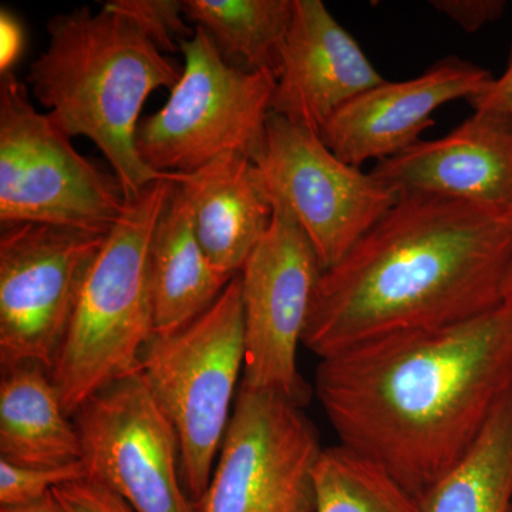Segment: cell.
I'll return each mask as SVG.
<instances>
[{
	"label": "cell",
	"mask_w": 512,
	"mask_h": 512,
	"mask_svg": "<svg viewBox=\"0 0 512 512\" xmlns=\"http://www.w3.org/2000/svg\"><path fill=\"white\" fill-rule=\"evenodd\" d=\"M104 5L130 19L165 55L180 50L195 32L180 0H110Z\"/></svg>",
	"instance_id": "7402d4cb"
},
{
	"label": "cell",
	"mask_w": 512,
	"mask_h": 512,
	"mask_svg": "<svg viewBox=\"0 0 512 512\" xmlns=\"http://www.w3.org/2000/svg\"><path fill=\"white\" fill-rule=\"evenodd\" d=\"M72 419L87 480L136 512H200L184 487L177 433L140 372L101 390Z\"/></svg>",
	"instance_id": "8fae6325"
},
{
	"label": "cell",
	"mask_w": 512,
	"mask_h": 512,
	"mask_svg": "<svg viewBox=\"0 0 512 512\" xmlns=\"http://www.w3.org/2000/svg\"><path fill=\"white\" fill-rule=\"evenodd\" d=\"M53 494L64 512H136L109 488L90 480L64 484Z\"/></svg>",
	"instance_id": "cb8c5ba5"
},
{
	"label": "cell",
	"mask_w": 512,
	"mask_h": 512,
	"mask_svg": "<svg viewBox=\"0 0 512 512\" xmlns=\"http://www.w3.org/2000/svg\"><path fill=\"white\" fill-rule=\"evenodd\" d=\"M493 79L483 67L448 56L414 79L386 80L363 93L329 121L320 138L353 167L389 160L421 141L423 131L434 126V111L450 101H470Z\"/></svg>",
	"instance_id": "4fadbf2b"
},
{
	"label": "cell",
	"mask_w": 512,
	"mask_h": 512,
	"mask_svg": "<svg viewBox=\"0 0 512 512\" xmlns=\"http://www.w3.org/2000/svg\"><path fill=\"white\" fill-rule=\"evenodd\" d=\"M504 303L512 305V261L510 268H508L507 278H505L504 289H503Z\"/></svg>",
	"instance_id": "f1b7e54d"
},
{
	"label": "cell",
	"mask_w": 512,
	"mask_h": 512,
	"mask_svg": "<svg viewBox=\"0 0 512 512\" xmlns=\"http://www.w3.org/2000/svg\"><path fill=\"white\" fill-rule=\"evenodd\" d=\"M175 183L156 181L127 200L87 275L50 370L70 417L101 390L140 370L154 335L151 239Z\"/></svg>",
	"instance_id": "277c9868"
},
{
	"label": "cell",
	"mask_w": 512,
	"mask_h": 512,
	"mask_svg": "<svg viewBox=\"0 0 512 512\" xmlns=\"http://www.w3.org/2000/svg\"><path fill=\"white\" fill-rule=\"evenodd\" d=\"M234 276L218 269L205 254L195 234L190 204L175 183L148 258L154 335H168L198 318Z\"/></svg>",
	"instance_id": "e0dca14e"
},
{
	"label": "cell",
	"mask_w": 512,
	"mask_h": 512,
	"mask_svg": "<svg viewBox=\"0 0 512 512\" xmlns=\"http://www.w3.org/2000/svg\"><path fill=\"white\" fill-rule=\"evenodd\" d=\"M180 52L183 74L170 99L138 124L141 160L165 175L195 173L231 153L255 161L265 146L275 77L229 66L201 28Z\"/></svg>",
	"instance_id": "8992f818"
},
{
	"label": "cell",
	"mask_w": 512,
	"mask_h": 512,
	"mask_svg": "<svg viewBox=\"0 0 512 512\" xmlns=\"http://www.w3.org/2000/svg\"><path fill=\"white\" fill-rule=\"evenodd\" d=\"M82 441L50 370L39 363L2 366L0 460L60 467L82 461Z\"/></svg>",
	"instance_id": "ac0fdd59"
},
{
	"label": "cell",
	"mask_w": 512,
	"mask_h": 512,
	"mask_svg": "<svg viewBox=\"0 0 512 512\" xmlns=\"http://www.w3.org/2000/svg\"><path fill=\"white\" fill-rule=\"evenodd\" d=\"M315 490V512H423L386 470L340 444L323 448Z\"/></svg>",
	"instance_id": "44dd1931"
},
{
	"label": "cell",
	"mask_w": 512,
	"mask_h": 512,
	"mask_svg": "<svg viewBox=\"0 0 512 512\" xmlns=\"http://www.w3.org/2000/svg\"><path fill=\"white\" fill-rule=\"evenodd\" d=\"M0 512H64L55 494H47L36 503L19 505V507H0Z\"/></svg>",
	"instance_id": "83f0119b"
},
{
	"label": "cell",
	"mask_w": 512,
	"mask_h": 512,
	"mask_svg": "<svg viewBox=\"0 0 512 512\" xmlns=\"http://www.w3.org/2000/svg\"><path fill=\"white\" fill-rule=\"evenodd\" d=\"M25 45V35L18 18L8 9L0 10V73L12 72Z\"/></svg>",
	"instance_id": "484cf974"
},
{
	"label": "cell",
	"mask_w": 512,
	"mask_h": 512,
	"mask_svg": "<svg viewBox=\"0 0 512 512\" xmlns=\"http://www.w3.org/2000/svg\"><path fill=\"white\" fill-rule=\"evenodd\" d=\"M82 480H87L82 461L60 467H26L0 460V507L36 503L55 488Z\"/></svg>",
	"instance_id": "603a6c76"
},
{
	"label": "cell",
	"mask_w": 512,
	"mask_h": 512,
	"mask_svg": "<svg viewBox=\"0 0 512 512\" xmlns=\"http://www.w3.org/2000/svg\"><path fill=\"white\" fill-rule=\"evenodd\" d=\"M254 163L272 204L298 222L323 271L338 264L400 197L372 171L340 160L319 134L274 113Z\"/></svg>",
	"instance_id": "30bf717a"
},
{
	"label": "cell",
	"mask_w": 512,
	"mask_h": 512,
	"mask_svg": "<svg viewBox=\"0 0 512 512\" xmlns=\"http://www.w3.org/2000/svg\"><path fill=\"white\" fill-rule=\"evenodd\" d=\"M212 264L237 275L265 237L275 208L254 160L231 153L178 181Z\"/></svg>",
	"instance_id": "2e32d148"
},
{
	"label": "cell",
	"mask_w": 512,
	"mask_h": 512,
	"mask_svg": "<svg viewBox=\"0 0 512 512\" xmlns=\"http://www.w3.org/2000/svg\"><path fill=\"white\" fill-rule=\"evenodd\" d=\"M302 404L239 384L200 512H315L323 447Z\"/></svg>",
	"instance_id": "9c48e42d"
},
{
	"label": "cell",
	"mask_w": 512,
	"mask_h": 512,
	"mask_svg": "<svg viewBox=\"0 0 512 512\" xmlns=\"http://www.w3.org/2000/svg\"><path fill=\"white\" fill-rule=\"evenodd\" d=\"M49 42L32 63L28 87L70 137H87L119 177L127 200L160 180L136 146L140 113L158 89L173 90L183 74L140 29L116 10L89 6L53 16Z\"/></svg>",
	"instance_id": "3957f363"
},
{
	"label": "cell",
	"mask_w": 512,
	"mask_h": 512,
	"mask_svg": "<svg viewBox=\"0 0 512 512\" xmlns=\"http://www.w3.org/2000/svg\"><path fill=\"white\" fill-rule=\"evenodd\" d=\"M512 212L427 192L399 200L313 292L302 345L320 359L503 305Z\"/></svg>",
	"instance_id": "7a4b0ae2"
},
{
	"label": "cell",
	"mask_w": 512,
	"mask_h": 512,
	"mask_svg": "<svg viewBox=\"0 0 512 512\" xmlns=\"http://www.w3.org/2000/svg\"><path fill=\"white\" fill-rule=\"evenodd\" d=\"M383 82L320 0H295L271 113L320 136L343 107Z\"/></svg>",
	"instance_id": "5bb4252c"
},
{
	"label": "cell",
	"mask_w": 512,
	"mask_h": 512,
	"mask_svg": "<svg viewBox=\"0 0 512 512\" xmlns=\"http://www.w3.org/2000/svg\"><path fill=\"white\" fill-rule=\"evenodd\" d=\"M274 220L241 274L245 362L241 386L305 404L298 372L313 292L323 268L291 214L275 205Z\"/></svg>",
	"instance_id": "7c38bea8"
},
{
	"label": "cell",
	"mask_w": 512,
	"mask_h": 512,
	"mask_svg": "<svg viewBox=\"0 0 512 512\" xmlns=\"http://www.w3.org/2000/svg\"><path fill=\"white\" fill-rule=\"evenodd\" d=\"M107 234L36 222L2 225V366L30 362L52 370Z\"/></svg>",
	"instance_id": "ba28073f"
},
{
	"label": "cell",
	"mask_w": 512,
	"mask_h": 512,
	"mask_svg": "<svg viewBox=\"0 0 512 512\" xmlns=\"http://www.w3.org/2000/svg\"><path fill=\"white\" fill-rule=\"evenodd\" d=\"M420 505L423 512H512V387L476 443Z\"/></svg>",
	"instance_id": "ffe728a7"
},
{
	"label": "cell",
	"mask_w": 512,
	"mask_h": 512,
	"mask_svg": "<svg viewBox=\"0 0 512 512\" xmlns=\"http://www.w3.org/2000/svg\"><path fill=\"white\" fill-rule=\"evenodd\" d=\"M430 6L461 29L473 33L501 19L507 3L503 0H431Z\"/></svg>",
	"instance_id": "d4e9b609"
},
{
	"label": "cell",
	"mask_w": 512,
	"mask_h": 512,
	"mask_svg": "<svg viewBox=\"0 0 512 512\" xmlns=\"http://www.w3.org/2000/svg\"><path fill=\"white\" fill-rule=\"evenodd\" d=\"M244 362L241 274L188 325L153 335L141 356L138 372L177 433L181 476L195 504L210 485Z\"/></svg>",
	"instance_id": "5b68a950"
},
{
	"label": "cell",
	"mask_w": 512,
	"mask_h": 512,
	"mask_svg": "<svg viewBox=\"0 0 512 512\" xmlns=\"http://www.w3.org/2000/svg\"><path fill=\"white\" fill-rule=\"evenodd\" d=\"M372 174L399 194L427 192L512 212V114L474 110L446 136L376 163Z\"/></svg>",
	"instance_id": "9a60e30c"
},
{
	"label": "cell",
	"mask_w": 512,
	"mask_h": 512,
	"mask_svg": "<svg viewBox=\"0 0 512 512\" xmlns=\"http://www.w3.org/2000/svg\"><path fill=\"white\" fill-rule=\"evenodd\" d=\"M183 6L229 66L278 80L295 0H183Z\"/></svg>",
	"instance_id": "d6986e66"
},
{
	"label": "cell",
	"mask_w": 512,
	"mask_h": 512,
	"mask_svg": "<svg viewBox=\"0 0 512 512\" xmlns=\"http://www.w3.org/2000/svg\"><path fill=\"white\" fill-rule=\"evenodd\" d=\"M512 387V305L404 330L320 359L315 394L340 446L421 504L476 443Z\"/></svg>",
	"instance_id": "6da1fadb"
},
{
	"label": "cell",
	"mask_w": 512,
	"mask_h": 512,
	"mask_svg": "<svg viewBox=\"0 0 512 512\" xmlns=\"http://www.w3.org/2000/svg\"><path fill=\"white\" fill-rule=\"evenodd\" d=\"M468 103L474 110H497L512 114V43L507 69Z\"/></svg>",
	"instance_id": "4316f807"
},
{
	"label": "cell",
	"mask_w": 512,
	"mask_h": 512,
	"mask_svg": "<svg viewBox=\"0 0 512 512\" xmlns=\"http://www.w3.org/2000/svg\"><path fill=\"white\" fill-rule=\"evenodd\" d=\"M127 197L114 173L82 156L72 137L40 113L28 84L0 79V222L109 232Z\"/></svg>",
	"instance_id": "52a82bcc"
}]
</instances>
